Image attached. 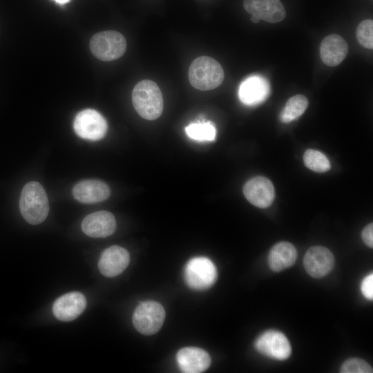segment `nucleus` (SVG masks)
Listing matches in <instances>:
<instances>
[{
	"label": "nucleus",
	"mask_w": 373,
	"mask_h": 373,
	"mask_svg": "<svg viewBox=\"0 0 373 373\" xmlns=\"http://www.w3.org/2000/svg\"><path fill=\"white\" fill-rule=\"evenodd\" d=\"M132 102L137 113L145 119L155 120L162 113V94L157 84L151 80H142L135 86Z\"/></svg>",
	"instance_id": "obj_1"
},
{
	"label": "nucleus",
	"mask_w": 373,
	"mask_h": 373,
	"mask_svg": "<svg viewBox=\"0 0 373 373\" xmlns=\"http://www.w3.org/2000/svg\"><path fill=\"white\" fill-rule=\"evenodd\" d=\"M20 212L31 224L41 223L49 211L48 200L44 187L37 182H30L23 188L19 199Z\"/></svg>",
	"instance_id": "obj_2"
},
{
	"label": "nucleus",
	"mask_w": 373,
	"mask_h": 373,
	"mask_svg": "<svg viewBox=\"0 0 373 373\" xmlns=\"http://www.w3.org/2000/svg\"><path fill=\"white\" fill-rule=\"evenodd\" d=\"M189 80L191 86L200 90H212L224 80V70L214 59L199 57L193 60L189 69Z\"/></svg>",
	"instance_id": "obj_3"
},
{
	"label": "nucleus",
	"mask_w": 373,
	"mask_h": 373,
	"mask_svg": "<svg viewBox=\"0 0 373 373\" xmlns=\"http://www.w3.org/2000/svg\"><path fill=\"white\" fill-rule=\"evenodd\" d=\"M90 49L97 59L111 61L121 57L126 49L124 37L119 32L106 30L93 36L90 41Z\"/></svg>",
	"instance_id": "obj_4"
},
{
	"label": "nucleus",
	"mask_w": 373,
	"mask_h": 373,
	"mask_svg": "<svg viewBox=\"0 0 373 373\" xmlns=\"http://www.w3.org/2000/svg\"><path fill=\"white\" fill-rule=\"evenodd\" d=\"M184 278L187 285L195 290L211 287L217 278V269L213 262L204 256L190 259L184 268Z\"/></svg>",
	"instance_id": "obj_5"
},
{
	"label": "nucleus",
	"mask_w": 373,
	"mask_h": 373,
	"mask_svg": "<svg viewBox=\"0 0 373 373\" xmlns=\"http://www.w3.org/2000/svg\"><path fill=\"white\" fill-rule=\"evenodd\" d=\"M165 319L163 306L153 300L141 303L135 308L133 315V324L142 334L153 335L162 327Z\"/></svg>",
	"instance_id": "obj_6"
},
{
	"label": "nucleus",
	"mask_w": 373,
	"mask_h": 373,
	"mask_svg": "<svg viewBox=\"0 0 373 373\" xmlns=\"http://www.w3.org/2000/svg\"><path fill=\"white\" fill-rule=\"evenodd\" d=\"M254 345L258 352L276 360H285L291 354V346L288 338L277 330L264 332L256 338Z\"/></svg>",
	"instance_id": "obj_7"
},
{
	"label": "nucleus",
	"mask_w": 373,
	"mask_h": 373,
	"mask_svg": "<svg viewBox=\"0 0 373 373\" xmlns=\"http://www.w3.org/2000/svg\"><path fill=\"white\" fill-rule=\"evenodd\" d=\"M73 126L79 137L93 141L102 139L108 129L104 117L93 109L79 112L75 118Z\"/></svg>",
	"instance_id": "obj_8"
},
{
	"label": "nucleus",
	"mask_w": 373,
	"mask_h": 373,
	"mask_svg": "<svg viewBox=\"0 0 373 373\" xmlns=\"http://www.w3.org/2000/svg\"><path fill=\"white\" fill-rule=\"evenodd\" d=\"M334 257L326 247L314 246L306 251L303 265L307 273L312 277L320 278L327 275L334 265Z\"/></svg>",
	"instance_id": "obj_9"
},
{
	"label": "nucleus",
	"mask_w": 373,
	"mask_h": 373,
	"mask_svg": "<svg viewBox=\"0 0 373 373\" xmlns=\"http://www.w3.org/2000/svg\"><path fill=\"white\" fill-rule=\"evenodd\" d=\"M247 200L259 208L269 207L275 198V189L272 182L267 178L257 176L248 180L243 187Z\"/></svg>",
	"instance_id": "obj_10"
},
{
	"label": "nucleus",
	"mask_w": 373,
	"mask_h": 373,
	"mask_svg": "<svg viewBox=\"0 0 373 373\" xmlns=\"http://www.w3.org/2000/svg\"><path fill=\"white\" fill-rule=\"evenodd\" d=\"M86 307L84 295L78 291L65 294L55 300L52 305L54 316L61 321H71L77 318Z\"/></svg>",
	"instance_id": "obj_11"
},
{
	"label": "nucleus",
	"mask_w": 373,
	"mask_h": 373,
	"mask_svg": "<svg viewBox=\"0 0 373 373\" xmlns=\"http://www.w3.org/2000/svg\"><path fill=\"white\" fill-rule=\"evenodd\" d=\"M129 262L128 251L122 247L113 245L102 253L98 268L103 276L111 278L120 274L128 267Z\"/></svg>",
	"instance_id": "obj_12"
},
{
	"label": "nucleus",
	"mask_w": 373,
	"mask_h": 373,
	"mask_svg": "<svg viewBox=\"0 0 373 373\" xmlns=\"http://www.w3.org/2000/svg\"><path fill=\"white\" fill-rule=\"evenodd\" d=\"M270 94L268 82L260 75H251L240 85L238 97L245 105L255 106L265 102Z\"/></svg>",
	"instance_id": "obj_13"
},
{
	"label": "nucleus",
	"mask_w": 373,
	"mask_h": 373,
	"mask_svg": "<svg viewBox=\"0 0 373 373\" xmlns=\"http://www.w3.org/2000/svg\"><path fill=\"white\" fill-rule=\"evenodd\" d=\"M116 221L106 211H99L86 216L82 222L83 232L92 238H105L114 233Z\"/></svg>",
	"instance_id": "obj_14"
},
{
	"label": "nucleus",
	"mask_w": 373,
	"mask_h": 373,
	"mask_svg": "<svg viewBox=\"0 0 373 373\" xmlns=\"http://www.w3.org/2000/svg\"><path fill=\"white\" fill-rule=\"evenodd\" d=\"M243 6L251 15L269 23L281 21L286 16L280 0H244Z\"/></svg>",
	"instance_id": "obj_15"
},
{
	"label": "nucleus",
	"mask_w": 373,
	"mask_h": 373,
	"mask_svg": "<svg viewBox=\"0 0 373 373\" xmlns=\"http://www.w3.org/2000/svg\"><path fill=\"white\" fill-rule=\"evenodd\" d=\"M176 362L185 373H200L209 368L211 357L205 350L195 347L180 349L176 354Z\"/></svg>",
	"instance_id": "obj_16"
},
{
	"label": "nucleus",
	"mask_w": 373,
	"mask_h": 373,
	"mask_svg": "<svg viewBox=\"0 0 373 373\" xmlns=\"http://www.w3.org/2000/svg\"><path fill=\"white\" fill-rule=\"evenodd\" d=\"M348 53V46L343 37L336 34L325 37L320 46V56L328 66L339 65Z\"/></svg>",
	"instance_id": "obj_17"
},
{
	"label": "nucleus",
	"mask_w": 373,
	"mask_h": 373,
	"mask_svg": "<svg viewBox=\"0 0 373 373\" xmlns=\"http://www.w3.org/2000/svg\"><path fill=\"white\" fill-rule=\"evenodd\" d=\"M74 198L82 203H97L106 200L110 189L104 182L98 180H86L77 183L73 189Z\"/></svg>",
	"instance_id": "obj_18"
},
{
	"label": "nucleus",
	"mask_w": 373,
	"mask_h": 373,
	"mask_svg": "<svg viewBox=\"0 0 373 373\" xmlns=\"http://www.w3.org/2000/svg\"><path fill=\"white\" fill-rule=\"evenodd\" d=\"M296 259V247L289 242H280L270 249L268 265L273 271L278 272L291 267Z\"/></svg>",
	"instance_id": "obj_19"
},
{
	"label": "nucleus",
	"mask_w": 373,
	"mask_h": 373,
	"mask_svg": "<svg viewBox=\"0 0 373 373\" xmlns=\"http://www.w3.org/2000/svg\"><path fill=\"white\" fill-rule=\"evenodd\" d=\"M308 99L303 95H296L290 97L280 115V119L283 123L291 122L302 115L308 106Z\"/></svg>",
	"instance_id": "obj_20"
},
{
	"label": "nucleus",
	"mask_w": 373,
	"mask_h": 373,
	"mask_svg": "<svg viewBox=\"0 0 373 373\" xmlns=\"http://www.w3.org/2000/svg\"><path fill=\"white\" fill-rule=\"evenodd\" d=\"M185 131L191 139L200 142L213 141L216 135V127L211 122L191 123Z\"/></svg>",
	"instance_id": "obj_21"
},
{
	"label": "nucleus",
	"mask_w": 373,
	"mask_h": 373,
	"mask_svg": "<svg viewBox=\"0 0 373 373\" xmlns=\"http://www.w3.org/2000/svg\"><path fill=\"white\" fill-rule=\"evenodd\" d=\"M303 162L308 169L318 173L326 172L331 168L327 157L323 153L314 149H309L305 151Z\"/></svg>",
	"instance_id": "obj_22"
},
{
	"label": "nucleus",
	"mask_w": 373,
	"mask_h": 373,
	"mask_svg": "<svg viewBox=\"0 0 373 373\" xmlns=\"http://www.w3.org/2000/svg\"><path fill=\"white\" fill-rule=\"evenodd\" d=\"M356 35L358 43L367 49L373 48V21L365 19L358 26Z\"/></svg>",
	"instance_id": "obj_23"
},
{
	"label": "nucleus",
	"mask_w": 373,
	"mask_h": 373,
	"mask_svg": "<svg viewBox=\"0 0 373 373\" xmlns=\"http://www.w3.org/2000/svg\"><path fill=\"white\" fill-rule=\"evenodd\" d=\"M342 373H372V368L361 358H352L346 360L341 365Z\"/></svg>",
	"instance_id": "obj_24"
},
{
	"label": "nucleus",
	"mask_w": 373,
	"mask_h": 373,
	"mask_svg": "<svg viewBox=\"0 0 373 373\" xmlns=\"http://www.w3.org/2000/svg\"><path fill=\"white\" fill-rule=\"evenodd\" d=\"M361 291L365 298L368 300L373 299V274L365 276L361 284Z\"/></svg>",
	"instance_id": "obj_25"
},
{
	"label": "nucleus",
	"mask_w": 373,
	"mask_h": 373,
	"mask_svg": "<svg viewBox=\"0 0 373 373\" xmlns=\"http://www.w3.org/2000/svg\"><path fill=\"white\" fill-rule=\"evenodd\" d=\"M361 237L364 243L369 247H373V224L370 223L363 228Z\"/></svg>",
	"instance_id": "obj_26"
},
{
	"label": "nucleus",
	"mask_w": 373,
	"mask_h": 373,
	"mask_svg": "<svg viewBox=\"0 0 373 373\" xmlns=\"http://www.w3.org/2000/svg\"><path fill=\"white\" fill-rule=\"evenodd\" d=\"M59 5H64L68 3L70 0H53Z\"/></svg>",
	"instance_id": "obj_27"
},
{
	"label": "nucleus",
	"mask_w": 373,
	"mask_h": 373,
	"mask_svg": "<svg viewBox=\"0 0 373 373\" xmlns=\"http://www.w3.org/2000/svg\"><path fill=\"white\" fill-rule=\"evenodd\" d=\"M251 21H252L253 23H258V22L260 21V19H258V17H255V16L251 15Z\"/></svg>",
	"instance_id": "obj_28"
}]
</instances>
